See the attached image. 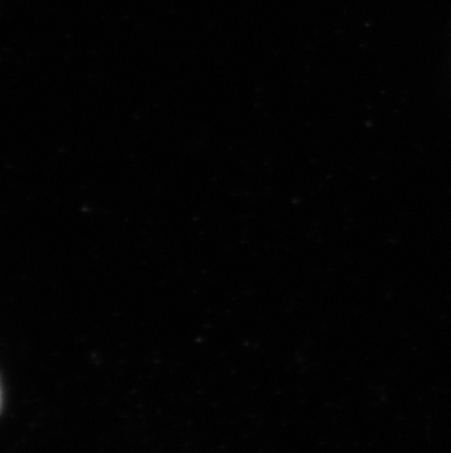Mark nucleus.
I'll return each instance as SVG.
<instances>
[{
    "mask_svg": "<svg viewBox=\"0 0 451 453\" xmlns=\"http://www.w3.org/2000/svg\"><path fill=\"white\" fill-rule=\"evenodd\" d=\"M0 408H2V389H0Z\"/></svg>",
    "mask_w": 451,
    "mask_h": 453,
    "instance_id": "f257e3e1",
    "label": "nucleus"
}]
</instances>
